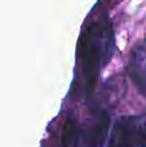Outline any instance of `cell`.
Masks as SVG:
<instances>
[{"label":"cell","mask_w":146,"mask_h":147,"mask_svg":"<svg viewBox=\"0 0 146 147\" xmlns=\"http://www.w3.org/2000/svg\"><path fill=\"white\" fill-rule=\"evenodd\" d=\"M80 62L88 92L95 86L101 70L107 65L114 51V30L107 20L93 22L82 34Z\"/></svg>","instance_id":"obj_1"},{"label":"cell","mask_w":146,"mask_h":147,"mask_svg":"<svg viewBox=\"0 0 146 147\" xmlns=\"http://www.w3.org/2000/svg\"><path fill=\"white\" fill-rule=\"evenodd\" d=\"M107 147H146V116L123 115L114 121Z\"/></svg>","instance_id":"obj_2"},{"label":"cell","mask_w":146,"mask_h":147,"mask_svg":"<svg viewBox=\"0 0 146 147\" xmlns=\"http://www.w3.org/2000/svg\"><path fill=\"white\" fill-rule=\"evenodd\" d=\"M110 116L107 112H101L97 119L93 120L84 130L78 140V147H102L107 134Z\"/></svg>","instance_id":"obj_3"},{"label":"cell","mask_w":146,"mask_h":147,"mask_svg":"<svg viewBox=\"0 0 146 147\" xmlns=\"http://www.w3.org/2000/svg\"><path fill=\"white\" fill-rule=\"evenodd\" d=\"M128 71L140 94L146 99V40L141 41L132 49Z\"/></svg>","instance_id":"obj_4"},{"label":"cell","mask_w":146,"mask_h":147,"mask_svg":"<svg viewBox=\"0 0 146 147\" xmlns=\"http://www.w3.org/2000/svg\"><path fill=\"white\" fill-rule=\"evenodd\" d=\"M79 140V130L76 123L72 119H67L62 132V147H74Z\"/></svg>","instance_id":"obj_5"}]
</instances>
